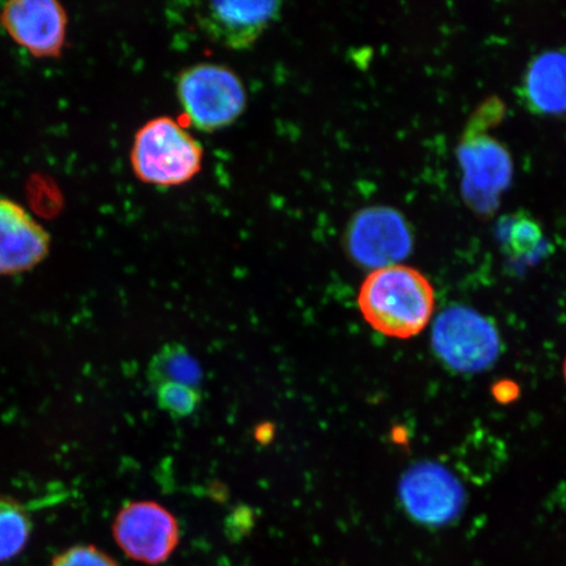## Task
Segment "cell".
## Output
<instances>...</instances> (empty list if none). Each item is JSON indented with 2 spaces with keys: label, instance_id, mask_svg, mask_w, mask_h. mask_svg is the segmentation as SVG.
I'll return each mask as SVG.
<instances>
[{
  "label": "cell",
  "instance_id": "15",
  "mask_svg": "<svg viewBox=\"0 0 566 566\" xmlns=\"http://www.w3.org/2000/svg\"><path fill=\"white\" fill-rule=\"evenodd\" d=\"M499 237L504 250L515 259L535 258L544 244L539 224L525 214L502 219Z\"/></svg>",
  "mask_w": 566,
  "mask_h": 566
},
{
  "label": "cell",
  "instance_id": "10",
  "mask_svg": "<svg viewBox=\"0 0 566 566\" xmlns=\"http://www.w3.org/2000/svg\"><path fill=\"white\" fill-rule=\"evenodd\" d=\"M51 251V237L19 203L0 198V275L31 271Z\"/></svg>",
  "mask_w": 566,
  "mask_h": 566
},
{
  "label": "cell",
  "instance_id": "11",
  "mask_svg": "<svg viewBox=\"0 0 566 566\" xmlns=\"http://www.w3.org/2000/svg\"><path fill=\"white\" fill-rule=\"evenodd\" d=\"M464 192L481 209L492 207L512 177V160L497 140L478 137L460 148Z\"/></svg>",
  "mask_w": 566,
  "mask_h": 566
},
{
  "label": "cell",
  "instance_id": "12",
  "mask_svg": "<svg viewBox=\"0 0 566 566\" xmlns=\"http://www.w3.org/2000/svg\"><path fill=\"white\" fill-rule=\"evenodd\" d=\"M525 97L541 113L556 115L566 111L565 53H544L531 63L525 77Z\"/></svg>",
  "mask_w": 566,
  "mask_h": 566
},
{
  "label": "cell",
  "instance_id": "7",
  "mask_svg": "<svg viewBox=\"0 0 566 566\" xmlns=\"http://www.w3.org/2000/svg\"><path fill=\"white\" fill-rule=\"evenodd\" d=\"M0 24L35 59H59L66 44L69 18L55 0H13L0 11Z\"/></svg>",
  "mask_w": 566,
  "mask_h": 566
},
{
  "label": "cell",
  "instance_id": "6",
  "mask_svg": "<svg viewBox=\"0 0 566 566\" xmlns=\"http://www.w3.org/2000/svg\"><path fill=\"white\" fill-rule=\"evenodd\" d=\"M345 242L357 264L377 271L405 260L412 248V235L398 211L369 208L354 216Z\"/></svg>",
  "mask_w": 566,
  "mask_h": 566
},
{
  "label": "cell",
  "instance_id": "3",
  "mask_svg": "<svg viewBox=\"0 0 566 566\" xmlns=\"http://www.w3.org/2000/svg\"><path fill=\"white\" fill-rule=\"evenodd\" d=\"M177 98L190 125L205 133L237 123L248 103L244 83L235 71L210 62L181 71Z\"/></svg>",
  "mask_w": 566,
  "mask_h": 566
},
{
  "label": "cell",
  "instance_id": "17",
  "mask_svg": "<svg viewBox=\"0 0 566 566\" xmlns=\"http://www.w3.org/2000/svg\"><path fill=\"white\" fill-rule=\"evenodd\" d=\"M51 566H118L105 552L94 546L71 547L56 556Z\"/></svg>",
  "mask_w": 566,
  "mask_h": 566
},
{
  "label": "cell",
  "instance_id": "2",
  "mask_svg": "<svg viewBox=\"0 0 566 566\" xmlns=\"http://www.w3.org/2000/svg\"><path fill=\"white\" fill-rule=\"evenodd\" d=\"M205 151L186 127L171 117L147 122L134 136L130 163L134 175L148 186L180 187L201 172Z\"/></svg>",
  "mask_w": 566,
  "mask_h": 566
},
{
  "label": "cell",
  "instance_id": "14",
  "mask_svg": "<svg viewBox=\"0 0 566 566\" xmlns=\"http://www.w3.org/2000/svg\"><path fill=\"white\" fill-rule=\"evenodd\" d=\"M32 521L19 501L0 495V563L23 552L32 534Z\"/></svg>",
  "mask_w": 566,
  "mask_h": 566
},
{
  "label": "cell",
  "instance_id": "9",
  "mask_svg": "<svg viewBox=\"0 0 566 566\" xmlns=\"http://www.w3.org/2000/svg\"><path fill=\"white\" fill-rule=\"evenodd\" d=\"M281 3L268 2H210L198 7L197 20L209 38L232 51L252 48L269 25L277 19Z\"/></svg>",
  "mask_w": 566,
  "mask_h": 566
},
{
  "label": "cell",
  "instance_id": "4",
  "mask_svg": "<svg viewBox=\"0 0 566 566\" xmlns=\"http://www.w3.org/2000/svg\"><path fill=\"white\" fill-rule=\"evenodd\" d=\"M431 343L443 363L463 373L488 369L500 353L494 325L476 311L460 306L444 310L437 318Z\"/></svg>",
  "mask_w": 566,
  "mask_h": 566
},
{
  "label": "cell",
  "instance_id": "13",
  "mask_svg": "<svg viewBox=\"0 0 566 566\" xmlns=\"http://www.w3.org/2000/svg\"><path fill=\"white\" fill-rule=\"evenodd\" d=\"M147 377L155 388L165 384H180L198 389L202 370L186 346L168 344L155 354L148 365Z\"/></svg>",
  "mask_w": 566,
  "mask_h": 566
},
{
  "label": "cell",
  "instance_id": "1",
  "mask_svg": "<svg viewBox=\"0 0 566 566\" xmlns=\"http://www.w3.org/2000/svg\"><path fill=\"white\" fill-rule=\"evenodd\" d=\"M358 306L365 321L381 335L410 338L427 328L436 294L421 272L396 264L367 275L359 289Z\"/></svg>",
  "mask_w": 566,
  "mask_h": 566
},
{
  "label": "cell",
  "instance_id": "18",
  "mask_svg": "<svg viewBox=\"0 0 566 566\" xmlns=\"http://www.w3.org/2000/svg\"><path fill=\"white\" fill-rule=\"evenodd\" d=\"M564 377H565V381H566V359H565V364H564Z\"/></svg>",
  "mask_w": 566,
  "mask_h": 566
},
{
  "label": "cell",
  "instance_id": "16",
  "mask_svg": "<svg viewBox=\"0 0 566 566\" xmlns=\"http://www.w3.org/2000/svg\"><path fill=\"white\" fill-rule=\"evenodd\" d=\"M157 399L160 409L176 419H182L195 412L200 405L201 395L193 387L165 384L157 387Z\"/></svg>",
  "mask_w": 566,
  "mask_h": 566
},
{
  "label": "cell",
  "instance_id": "8",
  "mask_svg": "<svg viewBox=\"0 0 566 566\" xmlns=\"http://www.w3.org/2000/svg\"><path fill=\"white\" fill-rule=\"evenodd\" d=\"M400 499L407 512L423 525L441 526L455 520L464 505V490L443 465L412 467L400 481Z\"/></svg>",
  "mask_w": 566,
  "mask_h": 566
},
{
  "label": "cell",
  "instance_id": "5",
  "mask_svg": "<svg viewBox=\"0 0 566 566\" xmlns=\"http://www.w3.org/2000/svg\"><path fill=\"white\" fill-rule=\"evenodd\" d=\"M113 536L124 554L147 565L166 563L180 541L177 520L153 501L129 502L113 523Z\"/></svg>",
  "mask_w": 566,
  "mask_h": 566
}]
</instances>
